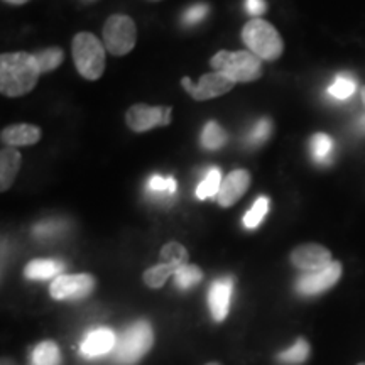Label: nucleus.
<instances>
[{"instance_id":"f257e3e1","label":"nucleus","mask_w":365,"mask_h":365,"mask_svg":"<svg viewBox=\"0 0 365 365\" xmlns=\"http://www.w3.org/2000/svg\"><path fill=\"white\" fill-rule=\"evenodd\" d=\"M41 75L38 59L29 53H6L0 58V90L7 97L29 93Z\"/></svg>"},{"instance_id":"f03ea898","label":"nucleus","mask_w":365,"mask_h":365,"mask_svg":"<svg viewBox=\"0 0 365 365\" xmlns=\"http://www.w3.org/2000/svg\"><path fill=\"white\" fill-rule=\"evenodd\" d=\"M154 344V331L149 322L139 319L125 328L122 335L117 336V345L113 349V359L122 365H134L149 352Z\"/></svg>"},{"instance_id":"7ed1b4c3","label":"nucleus","mask_w":365,"mask_h":365,"mask_svg":"<svg viewBox=\"0 0 365 365\" xmlns=\"http://www.w3.org/2000/svg\"><path fill=\"white\" fill-rule=\"evenodd\" d=\"M242 39L250 49V53H254L264 61H274L281 56L282 49H284V44H282L276 27L262 19L247 22L242 29Z\"/></svg>"},{"instance_id":"20e7f679","label":"nucleus","mask_w":365,"mask_h":365,"mask_svg":"<svg viewBox=\"0 0 365 365\" xmlns=\"http://www.w3.org/2000/svg\"><path fill=\"white\" fill-rule=\"evenodd\" d=\"M73 58L76 70L86 80H98L105 70V49L97 36L80 33L73 39Z\"/></svg>"},{"instance_id":"39448f33","label":"nucleus","mask_w":365,"mask_h":365,"mask_svg":"<svg viewBox=\"0 0 365 365\" xmlns=\"http://www.w3.org/2000/svg\"><path fill=\"white\" fill-rule=\"evenodd\" d=\"M212 66L217 71L225 73L228 78L240 83L259 80L262 75L261 59L250 51H220L212 59Z\"/></svg>"},{"instance_id":"423d86ee","label":"nucleus","mask_w":365,"mask_h":365,"mask_svg":"<svg viewBox=\"0 0 365 365\" xmlns=\"http://www.w3.org/2000/svg\"><path fill=\"white\" fill-rule=\"evenodd\" d=\"M137 29L134 21L127 16L108 17L103 26L105 48L115 56H124L135 46Z\"/></svg>"},{"instance_id":"0eeeda50","label":"nucleus","mask_w":365,"mask_h":365,"mask_svg":"<svg viewBox=\"0 0 365 365\" xmlns=\"http://www.w3.org/2000/svg\"><path fill=\"white\" fill-rule=\"evenodd\" d=\"M341 276V264L339 261H333L327 267L319 269V271L304 272L303 276L298 277L296 281V291L301 296H317L325 293L339 282Z\"/></svg>"},{"instance_id":"6e6552de","label":"nucleus","mask_w":365,"mask_h":365,"mask_svg":"<svg viewBox=\"0 0 365 365\" xmlns=\"http://www.w3.org/2000/svg\"><path fill=\"white\" fill-rule=\"evenodd\" d=\"M95 289V277L90 274H61L51 282L54 299H83Z\"/></svg>"},{"instance_id":"1a4fd4ad","label":"nucleus","mask_w":365,"mask_h":365,"mask_svg":"<svg viewBox=\"0 0 365 365\" xmlns=\"http://www.w3.org/2000/svg\"><path fill=\"white\" fill-rule=\"evenodd\" d=\"M125 122L134 132H145L158 125H168L171 122L170 107H149L145 103H137L125 113Z\"/></svg>"},{"instance_id":"9d476101","label":"nucleus","mask_w":365,"mask_h":365,"mask_svg":"<svg viewBox=\"0 0 365 365\" xmlns=\"http://www.w3.org/2000/svg\"><path fill=\"white\" fill-rule=\"evenodd\" d=\"M182 86L188 93L198 102H203V100H210L220 97L223 93H228L232 88H234L235 81L228 78L225 73H210V75H203L202 80L198 81V85H191L190 78H182Z\"/></svg>"},{"instance_id":"9b49d317","label":"nucleus","mask_w":365,"mask_h":365,"mask_svg":"<svg viewBox=\"0 0 365 365\" xmlns=\"http://www.w3.org/2000/svg\"><path fill=\"white\" fill-rule=\"evenodd\" d=\"M291 262L303 272H313L331 264V252L319 244H304L291 252Z\"/></svg>"},{"instance_id":"f8f14e48","label":"nucleus","mask_w":365,"mask_h":365,"mask_svg":"<svg viewBox=\"0 0 365 365\" xmlns=\"http://www.w3.org/2000/svg\"><path fill=\"white\" fill-rule=\"evenodd\" d=\"M232 294H234V279L232 277H220L210 286L208 307L215 322H223L227 318L232 303Z\"/></svg>"},{"instance_id":"ddd939ff","label":"nucleus","mask_w":365,"mask_h":365,"mask_svg":"<svg viewBox=\"0 0 365 365\" xmlns=\"http://www.w3.org/2000/svg\"><path fill=\"white\" fill-rule=\"evenodd\" d=\"M250 185V175L245 170H235L228 175L222 182L220 193L217 196V202L220 207H232L244 196Z\"/></svg>"},{"instance_id":"4468645a","label":"nucleus","mask_w":365,"mask_h":365,"mask_svg":"<svg viewBox=\"0 0 365 365\" xmlns=\"http://www.w3.org/2000/svg\"><path fill=\"white\" fill-rule=\"evenodd\" d=\"M117 345V335L110 328H97V330H91L88 335L85 336V340L81 341V354L85 357L95 359L100 355H107L113 352Z\"/></svg>"},{"instance_id":"2eb2a0df","label":"nucleus","mask_w":365,"mask_h":365,"mask_svg":"<svg viewBox=\"0 0 365 365\" xmlns=\"http://www.w3.org/2000/svg\"><path fill=\"white\" fill-rule=\"evenodd\" d=\"M63 269H65V264L56 259H34L26 266L24 276L31 281H44L61 276Z\"/></svg>"},{"instance_id":"dca6fc26","label":"nucleus","mask_w":365,"mask_h":365,"mask_svg":"<svg viewBox=\"0 0 365 365\" xmlns=\"http://www.w3.org/2000/svg\"><path fill=\"white\" fill-rule=\"evenodd\" d=\"M41 139V130L36 125H11L2 130L4 144L9 145H31Z\"/></svg>"},{"instance_id":"f3484780","label":"nucleus","mask_w":365,"mask_h":365,"mask_svg":"<svg viewBox=\"0 0 365 365\" xmlns=\"http://www.w3.org/2000/svg\"><path fill=\"white\" fill-rule=\"evenodd\" d=\"M21 168V154L16 149L6 148L0 154V190L6 191L12 186Z\"/></svg>"},{"instance_id":"a211bd4d","label":"nucleus","mask_w":365,"mask_h":365,"mask_svg":"<svg viewBox=\"0 0 365 365\" xmlns=\"http://www.w3.org/2000/svg\"><path fill=\"white\" fill-rule=\"evenodd\" d=\"M176 190L178 185L173 176L153 175L145 182V195L158 202H170V198H175Z\"/></svg>"},{"instance_id":"6ab92c4d","label":"nucleus","mask_w":365,"mask_h":365,"mask_svg":"<svg viewBox=\"0 0 365 365\" xmlns=\"http://www.w3.org/2000/svg\"><path fill=\"white\" fill-rule=\"evenodd\" d=\"M335 143L325 132H318L309 139V154L318 164H330Z\"/></svg>"},{"instance_id":"aec40b11","label":"nucleus","mask_w":365,"mask_h":365,"mask_svg":"<svg viewBox=\"0 0 365 365\" xmlns=\"http://www.w3.org/2000/svg\"><path fill=\"white\" fill-rule=\"evenodd\" d=\"M220 188H222L220 170H218V168H210L203 180L200 181L195 195L198 200L215 198V196H218V193H220Z\"/></svg>"},{"instance_id":"412c9836","label":"nucleus","mask_w":365,"mask_h":365,"mask_svg":"<svg viewBox=\"0 0 365 365\" xmlns=\"http://www.w3.org/2000/svg\"><path fill=\"white\" fill-rule=\"evenodd\" d=\"M33 365H59L61 364V354H59L58 345L51 340L41 341L33 350Z\"/></svg>"},{"instance_id":"4be33fe9","label":"nucleus","mask_w":365,"mask_h":365,"mask_svg":"<svg viewBox=\"0 0 365 365\" xmlns=\"http://www.w3.org/2000/svg\"><path fill=\"white\" fill-rule=\"evenodd\" d=\"M355 90H357V80H355L352 75H345V73L336 75V78L333 80V83L328 86V93H330V97L339 100V102L352 97Z\"/></svg>"},{"instance_id":"5701e85b","label":"nucleus","mask_w":365,"mask_h":365,"mask_svg":"<svg viewBox=\"0 0 365 365\" xmlns=\"http://www.w3.org/2000/svg\"><path fill=\"white\" fill-rule=\"evenodd\" d=\"M200 143H202L205 149L217 150L225 145L227 134H225V130H223L222 127L217 124V122L212 120L203 127L202 135H200Z\"/></svg>"},{"instance_id":"b1692460","label":"nucleus","mask_w":365,"mask_h":365,"mask_svg":"<svg viewBox=\"0 0 365 365\" xmlns=\"http://www.w3.org/2000/svg\"><path fill=\"white\" fill-rule=\"evenodd\" d=\"M180 267L173 266V264H159V266L149 267L148 271L144 272V282L153 289H158V287H163L164 282L168 281V277L175 276L176 271Z\"/></svg>"},{"instance_id":"393cba45","label":"nucleus","mask_w":365,"mask_h":365,"mask_svg":"<svg viewBox=\"0 0 365 365\" xmlns=\"http://www.w3.org/2000/svg\"><path fill=\"white\" fill-rule=\"evenodd\" d=\"M308 357H309V344L304 339H298L294 341L293 346H289L287 350H282L276 359L279 360L281 364L298 365V364H303Z\"/></svg>"},{"instance_id":"a878e982","label":"nucleus","mask_w":365,"mask_h":365,"mask_svg":"<svg viewBox=\"0 0 365 365\" xmlns=\"http://www.w3.org/2000/svg\"><path fill=\"white\" fill-rule=\"evenodd\" d=\"M269 212V198L267 196H259L255 200V203L250 207V210L244 215V227L249 228V230H254L261 225V222L266 218Z\"/></svg>"},{"instance_id":"bb28decb","label":"nucleus","mask_w":365,"mask_h":365,"mask_svg":"<svg viewBox=\"0 0 365 365\" xmlns=\"http://www.w3.org/2000/svg\"><path fill=\"white\" fill-rule=\"evenodd\" d=\"M202 279H203L202 269H200L198 266H190V264H185V266H181L175 274L176 286L182 291L191 289V287L198 284V282Z\"/></svg>"},{"instance_id":"cd10ccee","label":"nucleus","mask_w":365,"mask_h":365,"mask_svg":"<svg viewBox=\"0 0 365 365\" xmlns=\"http://www.w3.org/2000/svg\"><path fill=\"white\" fill-rule=\"evenodd\" d=\"M161 259L164 264H173V266L181 267L188 264V250H186L180 242H168L161 249Z\"/></svg>"},{"instance_id":"c85d7f7f","label":"nucleus","mask_w":365,"mask_h":365,"mask_svg":"<svg viewBox=\"0 0 365 365\" xmlns=\"http://www.w3.org/2000/svg\"><path fill=\"white\" fill-rule=\"evenodd\" d=\"M36 59H38V65L41 73H48L56 70V68L61 65L63 61V51L58 48H49L44 49L36 54Z\"/></svg>"},{"instance_id":"c756f323","label":"nucleus","mask_w":365,"mask_h":365,"mask_svg":"<svg viewBox=\"0 0 365 365\" xmlns=\"http://www.w3.org/2000/svg\"><path fill=\"white\" fill-rule=\"evenodd\" d=\"M271 132H272V122L266 117L259 118L247 134V143L250 145H261L266 143L267 137L271 135Z\"/></svg>"},{"instance_id":"7c9ffc66","label":"nucleus","mask_w":365,"mask_h":365,"mask_svg":"<svg viewBox=\"0 0 365 365\" xmlns=\"http://www.w3.org/2000/svg\"><path fill=\"white\" fill-rule=\"evenodd\" d=\"M208 14H210V7L207 6V4H195V6L188 7L185 12H182L181 22H182V26H186V27L196 26L207 19Z\"/></svg>"},{"instance_id":"2f4dec72","label":"nucleus","mask_w":365,"mask_h":365,"mask_svg":"<svg viewBox=\"0 0 365 365\" xmlns=\"http://www.w3.org/2000/svg\"><path fill=\"white\" fill-rule=\"evenodd\" d=\"M59 228H61V223L49 220V222H44V223H39V225H36L33 234L36 237H39V239H46V237H51L54 232H58Z\"/></svg>"},{"instance_id":"473e14b6","label":"nucleus","mask_w":365,"mask_h":365,"mask_svg":"<svg viewBox=\"0 0 365 365\" xmlns=\"http://www.w3.org/2000/svg\"><path fill=\"white\" fill-rule=\"evenodd\" d=\"M245 11L250 16H261V14L267 11L266 0H245Z\"/></svg>"},{"instance_id":"72a5a7b5","label":"nucleus","mask_w":365,"mask_h":365,"mask_svg":"<svg viewBox=\"0 0 365 365\" xmlns=\"http://www.w3.org/2000/svg\"><path fill=\"white\" fill-rule=\"evenodd\" d=\"M9 4H14V6H21V4H26L27 0H6Z\"/></svg>"},{"instance_id":"f704fd0d","label":"nucleus","mask_w":365,"mask_h":365,"mask_svg":"<svg viewBox=\"0 0 365 365\" xmlns=\"http://www.w3.org/2000/svg\"><path fill=\"white\" fill-rule=\"evenodd\" d=\"M0 365H16V362L12 359H2V364Z\"/></svg>"},{"instance_id":"c9c22d12","label":"nucleus","mask_w":365,"mask_h":365,"mask_svg":"<svg viewBox=\"0 0 365 365\" xmlns=\"http://www.w3.org/2000/svg\"><path fill=\"white\" fill-rule=\"evenodd\" d=\"M359 125H360V130H365V117H362V118H360Z\"/></svg>"},{"instance_id":"e433bc0d","label":"nucleus","mask_w":365,"mask_h":365,"mask_svg":"<svg viewBox=\"0 0 365 365\" xmlns=\"http://www.w3.org/2000/svg\"><path fill=\"white\" fill-rule=\"evenodd\" d=\"M360 93H362V100H364V103H365V86L362 88V91H360Z\"/></svg>"},{"instance_id":"4c0bfd02","label":"nucleus","mask_w":365,"mask_h":365,"mask_svg":"<svg viewBox=\"0 0 365 365\" xmlns=\"http://www.w3.org/2000/svg\"><path fill=\"white\" fill-rule=\"evenodd\" d=\"M207 365H220V364H217V362H210V364H207Z\"/></svg>"},{"instance_id":"58836bf2","label":"nucleus","mask_w":365,"mask_h":365,"mask_svg":"<svg viewBox=\"0 0 365 365\" xmlns=\"http://www.w3.org/2000/svg\"><path fill=\"white\" fill-rule=\"evenodd\" d=\"M357 365H365V362H360V364H357Z\"/></svg>"},{"instance_id":"ea45409f","label":"nucleus","mask_w":365,"mask_h":365,"mask_svg":"<svg viewBox=\"0 0 365 365\" xmlns=\"http://www.w3.org/2000/svg\"><path fill=\"white\" fill-rule=\"evenodd\" d=\"M88 2H91V0H88Z\"/></svg>"}]
</instances>
